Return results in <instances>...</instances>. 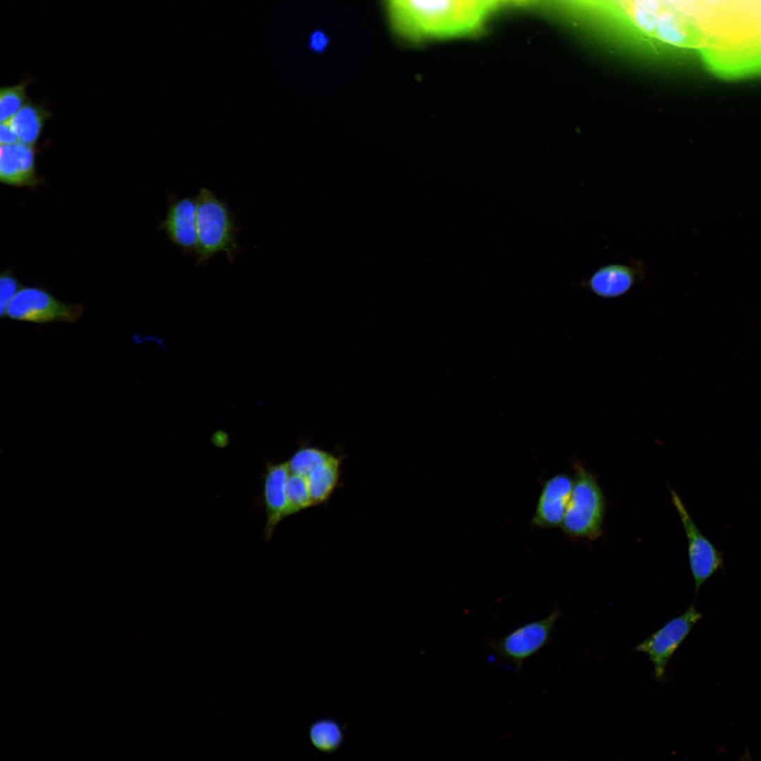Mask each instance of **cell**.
<instances>
[{"mask_svg": "<svg viewBox=\"0 0 761 761\" xmlns=\"http://www.w3.org/2000/svg\"><path fill=\"white\" fill-rule=\"evenodd\" d=\"M395 31L411 40L463 35L515 0H385Z\"/></svg>", "mask_w": 761, "mask_h": 761, "instance_id": "cell-1", "label": "cell"}, {"mask_svg": "<svg viewBox=\"0 0 761 761\" xmlns=\"http://www.w3.org/2000/svg\"><path fill=\"white\" fill-rule=\"evenodd\" d=\"M197 264L204 263L219 253L230 261L238 249L237 228L226 204L210 190L202 188L195 197Z\"/></svg>", "mask_w": 761, "mask_h": 761, "instance_id": "cell-2", "label": "cell"}, {"mask_svg": "<svg viewBox=\"0 0 761 761\" xmlns=\"http://www.w3.org/2000/svg\"><path fill=\"white\" fill-rule=\"evenodd\" d=\"M571 496L562 527L569 536L595 539L602 531L605 500L595 477L580 463L574 467Z\"/></svg>", "mask_w": 761, "mask_h": 761, "instance_id": "cell-3", "label": "cell"}, {"mask_svg": "<svg viewBox=\"0 0 761 761\" xmlns=\"http://www.w3.org/2000/svg\"><path fill=\"white\" fill-rule=\"evenodd\" d=\"M560 616V610L556 608L545 618L523 624L506 636L486 638L485 645L493 654L490 663L519 672L525 661L550 641Z\"/></svg>", "mask_w": 761, "mask_h": 761, "instance_id": "cell-4", "label": "cell"}, {"mask_svg": "<svg viewBox=\"0 0 761 761\" xmlns=\"http://www.w3.org/2000/svg\"><path fill=\"white\" fill-rule=\"evenodd\" d=\"M83 312L81 304L64 303L42 287L28 286L20 288L8 304L3 316L36 323H73Z\"/></svg>", "mask_w": 761, "mask_h": 761, "instance_id": "cell-5", "label": "cell"}, {"mask_svg": "<svg viewBox=\"0 0 761 761\" xmlns=\"http://www.w3.org/2000/svg\"><path fill=\"white\" fill-rule=\"evenodd\" d=\"M703 617L692 604L684 613L669 620L634 648L648 656L657 679L664 677L669 659Z\"/></svg>", "mask_w": 761, "mask_h": 761, "instance_id": "cell-6", "label": "cell"}, {"mask_svg": "<svg viewBox=\"0 0 761 761\" xmlns=\"http://www.w3.org/2000/svg\"><path fill=\"white\" fill-rule=\"evenodd\" d=\"M670 493L686 533L689 565L698 593L702 585L723 567V554L697 527L677 493L672 490Z\"/></svg>", "mask_w": 761, "mask_h": 761, "instance_id": "cell-7", "label": "cell"}, {"mask_svg": "<svg viewBox=\"0 0 761 761\" xmlns=\"http://www.w3.org/2000/svg\"><path fill=\"white\" fill-rule=\"evenodd\" d=\"M642 261L632 264H610L596 270L582 282V286L598 297L605 299L619 297L645 278Z\"/></svg>", "mask_w": 761, "mask_h": 761, "instance_id": "cell-8", "label": "cell"}, {"mask_svg": "<svg viewBox=\"0 0 761 761\" xmlns=\"http://www.w3.org/2000/svg\"><path fill=\"white\" fill-rule=\"evenodd\" d=\"M290 474L287 463L267 467L262 495L266 516L263 533L266 541L272 538L276 527L283 519L292 516L285 490Z\"/></svg>", "mask_w": 761, "mask_h": 761, "instance_id": "cell-9", "label": "cell"}, {"mask_svg": "<svg viewBox=\"0 0 761 761\" xmlns=\"http://www.w3.org/2000/svg\"><path fill=\"white\" fill-rule=\"evenodd\" d=\"M195 198L173 199L159 225L171 242L187 254H195L197 245Z\"/></svg>", "mask_w": 761, "mask_h": 761, "instance_id": "cell-10", "label": "cell"}, {"mask_svg": "<svg viewBox=\"0 0 761 761\" xmlns=\"http://www.w3.org/2000/svg\"><path fill=\"white\" fill-rule=\"evenodd\" d=\"M574 481L566 474H557L545 483L533 517L543 527L562 525L572 493Z\"/></svg>", "mask_w": 761, "mask_h": 761, "instance_id": "cell-11", "label": "cell"}, {"mask_svg": "<svg viewBox=\"0 0 761 761\" xmlns=\"http://www.w3.org/2000/svg\"><path fill=\"white\" fill-rule=\"evenodd\" d=\"M653 37L677 47L699 48L700 46L698 35L686 18L674 8L665 6L658 16Z\"/></svg>", "mask_w": 761, "mask_h": 761, "instance_id": "cell-12", "label": "cell"}, {"mask_svg": "<svg viewBox=\"0 0 761 761\" xmlns=\"http://www.w3.org/2000/svg\"><path fill=\"white\" fill-rule=\"evenodd\" d=\"M340 466L341 458L331 454L306 476L314 506L326 503L331 497L340 480Z\"/></svg>", "mask_w": 761, "mask_h": 761, "instance_id": "cell-13", "label": "cell"}, {"mask_svg": "<svg viewBox=\"0 0 761 761\" xmlns=\"http://www.w3.org/2000/svg\"><path fill=\"white\" fill-rule=\"evenodd\" d=\"M51 113L40 104L27 102L8 122L20 142L32 145Z\"/></svg>", "mask_w": 761, "mask_h": 761, "instance_id": "cell-14", "label": "cell"}, {"mask_svg": "<svg viewBox=\"0 0 761 761\" xmlns=\"http://www.w3.org/2000/svg\"><path fill=\"white\" fill-rule=\"evenodd\" d=\"M309 735L313 746L326 753L337 751L345 739L341 724L330 717H321L312 722L309 728Z\"/></svg>", "mask_w": 761, "mask_h": 761, "instance_id": "cell-15", "label": "cell"}, {"mask_svg": "<svg viewBox=\"0 0 761 761\" xmlns=\"http://www.w3.org/2000/svg\"><path fill=\"white\" fill-rule=\"evenodd\" d=\"M626 16L641 32L654 35L658 16L664 6L660 0H625Z\"/></svg>", "mask_w": 761, "mask_h": 761, "instance_id": "cell-16", "label": "cell"}, {"mask_svg": "<svg viewBox=\"0 0 761 761\" xmlns=\"http://www.w3.org/2000/svg\"><path fill=\"white\" fill-rule=\"evenodd\" d=\"M285 490L292 515L314 507L306 476L290 472Z\"/></svg>", "mask_w": 761, "mask_h": 761, "instance_id": "cell-17", "label": "cell"}, {"mask_svg": "<svg viewBox=\"0 0 761 761\" xmlns=\"http://www.w3.org/2000/svg\"><path fill=\"white\" fill-rule=\"evenodd\" d=\"M27 81L0 89V120L8 122L11 118L27 103L26 87Z\"/></svg>", "mask_w": 761, "mask_h": 761, "instance_id": "cell-18", "label": "cell"}, {"mask_svg": "<svg viewBox=\"0 0 761 761\" xmlns=\"http://www.w3.org/2000/svg\"><path fill=\"white\" fill-rule=\"evenodd\" d=\"M330 455V453L317 447H306L297 450L287 464L291 473L307 476L314 468Z\"/></svg>", "mask_w": 761, "mask_h": 761, "instance_id": "cell-19", "label": "cell"}, {"mask_svg": "<svg viewBox=\"0 0 761 761\" xmlns=\"http://www.w3.org/2000/svg\"><path fill=\"white\" fill-rule=\"evenodd\" d=\"M0 180L2 182L23 187L18 151L14 144H1Z\"/></svg>", "mask_w": 761, "mask_h": 761, "instance_id": "cell-20", "label": "cell"}, {"mask_svg": "<svg viewBox=\"0 0 761 761\" xmlns=\"http://www.w3.org/2000/svg\"><path fill=\"white\" fill-rule=\"evenodd\" d=\"M20 162L23 186L32 187L40 182L35 166V151L32 145L21 142L15 144Z\"/></svg>", "mask_w": 761, "mask_h": 761, "instance_id": "cell-21", "label": "cell"}, {"mask_svg": "<svg viewBox=\"0 0 761 761\" xmlns=\"http://www.w3.org/2000/svg\"><path fill=\"white\" fill-rule=\"evenodd\" d=\"M19 287V282L10 271H4L1 273L0 280V310L1 316H3L9 302L20 290Z\"/></svg>", "mask_w": 761, "mask_h": 761, "instance_id": "cell-22", "label": "cell"}, {"mask_svg": "<svg viewBox=\"0 0 761 761\" xmlns=\"http://www.w3.org/2000/svg\"><path fill=\"white\" fill-rule=\"evenodd\" d=\"M19 141L18 136L13 130L8 122L1 123L0 142L1 144H14Z\"/></svg>", "mask_w": 761, "mask_h": 761, "instance_id": "cell-23", "label": "cell"}]
</instances>
